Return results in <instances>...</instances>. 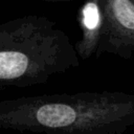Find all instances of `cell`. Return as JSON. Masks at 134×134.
Instances as JSON below:
<instances>
[{"label":"cell","instance_id":"6da1fadb","mask_svg":"<svg viewBox=\"0 0 134 134\" xmlns=\"http://www.w3.org/2000/svg\"><path fill=\"white\" fill-rule=\"evenodd\" d=\"M134 91H84L0 100V129L37 134H124Z\"/></svg>","mask_w":134,"mask_h":134},{"label":"cell","instance_id":"277c9868","mask_svg":"<svg viewBox=\"0 0 134 134\" xmlns=\"http://www.w3.org/2000/svg\"><path fill=\"white\" fill-rule=\"evenodd\" d=\"M105 15L102 0L85 2L77 10V22L82 31L81 39L73 45L79 59L89 60L98 47Z\"/></svg>","mask_w":134,"mask_h":134},{"label":"cell","instance_id":"7a4b0ae2","mask_svg":"<svg viewBox=\"0 0 134 134\" xmlns=\"http://www.w3.org/2000/svg\"><path fill=\"white\" fill-rule=\"evenodd\" d=\"M46 16L0 22V90L41 85L80 67L68 35Z\"/></svg>","mask_w":134,"mask_h":134},{"label":"cell","instance_id":"3957f363","mask_svg":"<svg viewBox=\"0 0 134 134\" xmlns=\"http://www.w3.org/2000/svg\"><path fill=\"white\" fill-rule=\"evenodd\" d=\"M104 27L95 58L104 53L130 60L134 53V0H102Z\"/></svg>","mask_w":134,"mask_h":134}]
</instances>
